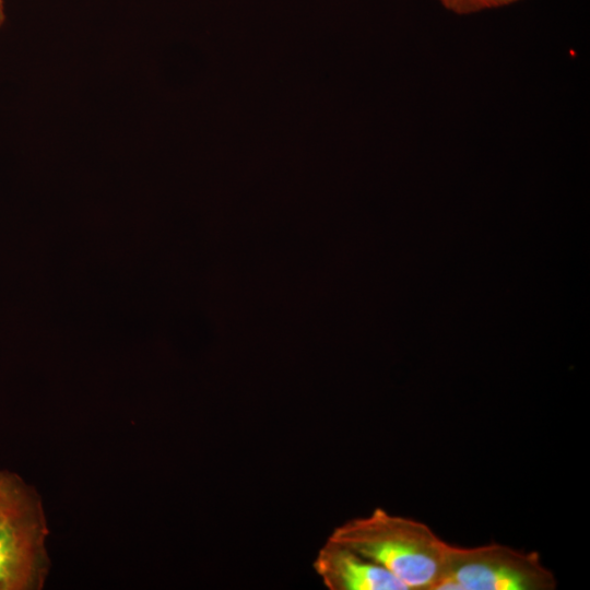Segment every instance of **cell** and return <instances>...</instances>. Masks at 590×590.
Instances as JSON below:
<instances>
[{
    "mask_svg": "<svg viewBox=\"0 0 590 590\" xmlns=\"http://www.w3.org/2000/svg\"><path fill=\"white\" fill-rule=\"evenodd\" d=\"M327 540L379 564L406 590H436L450 547L428 524L380 507L338 526Z\"/></svg>",
    "mask_w": 590,
    "mask_h": 590,
    "instance_id": "6da1fadb",
    "label": "cell"
},
{
    "mask_svg": "<svg viewBox=\"0 0 590 590\" xmlns=\"http://www.w3.org/2000/svg\"><path fill=\"white\" fill-rule=\"evenodd\" d=\"M47 526L37 493L0 470V590L42 588L47 576Z\"/></svg>",
    "mask_w": 590,
    "mask_h": 590,
    "instance_id": "7a4b0ae2",
    "label": "cell"
},
{
    "mask_svg": "<svg viewBox=\"0 0 590 590\" xmlns=\"http://www.w3.org/2000/svg\"><path fill=\"white\" fill-rule=\"evenodd\" d=\"M557 579L538 552L500 543L451 545L436 590H554Z\"/></svg>",
    "mask_w": 590,
    "mask_h": 590,
    "instance_id": "3957f363",
    "label": "cell"
},
{
    "mask_svg": "<svg viewBox=\"0 0 590 590\" xmlns=\"http://www.w3.org/2000/svg\"><path fill=\"white\" fill-rule=\"evenodd\" d=\"M312 567L329 590H406L379 564L328 540L318 551Z\"/></svg>",
    "mask_w": 590,
    "mask_h": 590,
    "instance_id": "277c9868",
    "label": "cell"
},
{
    "mask_svg": "<svg viewBox=\"0 0 590 590\" xmlns=\"http://www.w3.org/2000/svg\"><path fill=\"white\" fill-rule=\"evenodd\" d=\"M517 1L520 0H439L444 8L459 15L496 9Z\"/></svg>",
    "mask_w": 590,
    "mask_h": 590,
    "instance_id": "5b68a950",
    "label": "cell"
},
{
    "mask_svg": "<svg viewBox=\"0 0 590 590\" xmlns=\"http://www.w3.org/2000/svg\"><path fill=\"white\" fill-rule=\"evenodd\" d=\"M5 12H4V0H0V26L4 23Z\"/></svg>",
    "mask_w": 590,
    "mask_h": 590,
    "instance_id": "8992f818",
    "label": "cell"
}]
</instances>
